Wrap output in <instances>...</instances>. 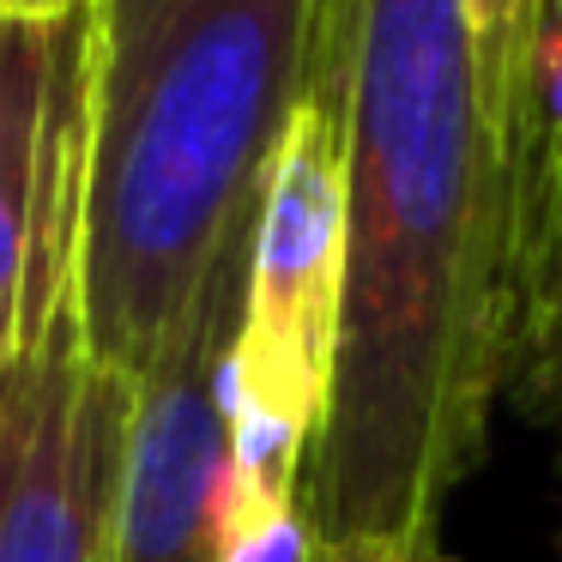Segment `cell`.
<instances>
[{"instance_id":"obj_1","label":"cell","mask_w":562,"mask_h":562,"mask_svg":"<svg viewBox=\"0 0 562 562\" xmlns=\"http://www.w3.org/2000/svg\"><path fill=\"white\" fill-rule=\"evenodd\" d=\"M345 98V321L296 496L303 557L436 538L508 393L502 194L465 0H327Z\"/></svg>"},{"instance_id":"obj_2","label":"cell","mask_w":562,"mask_h":562,"mask_svg":"<svg viewBox=\"0 0 562 562\" xmlns=\"http://www.w3.org/2000/svg\"><path fill=\"white\" fill-rule=\"evenodd\" d=\"M333 91L327 0H98L86 13L79 327L139 381L260 218L296 103ZM345 103V98H339Z\"/></svg>"},{"instance_id":"obj_3","label":"cell","mask_w":562,"mask_h":562,"mask_svg":"<svg viewBox=\"0 0 562 562\" xmlns=\"http://www.w3.org/2000/svg\"><path fill=\"white\" fill-rule=\"evenodd\" d=\"M345 103L315 91L296 103L260 182L248 248L243 333L231 363V562H296V496L327 424L345 321Z\"/></svg>"},{"instance_id":"obj_4","label":"cell","mask_w":562,"mask_h":562,"mask_svg":"<svg viewBox=\"0 0 562 562\" xmlns=\"http://www.w3.org/2000/svg\"><path fill=\"white\" fill-rule=\"evenodd\" d=\"M79 103H86V13L67 19L61 31L37 279L19 345L25 424L0 508V562H115L134 381L91 363L79 327V194H86Z\"/></svg>"},{"instance_id":"obj_5","label":"cell","mask_w":562,"mask_h":562,"mask_svg":"<svg viewBox=\"0 0 562 562\" xmlns=\"http://www.w3.org/2000/svg\"><path fill=\"white\" fill-rule=\"evenodd\" d=\"M248 248L255 231L224 248L182 327L134 381L115 562H231V363L243 333Z\"/></svg>"},{"instance_id":"obj_6","label":"cell","mask_w":562,"mask_h":562,"mask_svg":"<svg viewBox=\"0 0 562 562\" xmlns=\"http://www.w3.org/2000/svg\"><path fill=\"white\" fill-rule=\"evenodd\" d=\"M477 49V103L496 158L502 194V284H508V357L514 315L538 248V206H544V49L562 0H465Z\"/></svg>"},{"instance_id":"obj_7","label":"cell","mask_w":562,"mask_h":562,"mask_svg":"<svg viewBox=\"0 0 562 562\" xmlns=\"http://www.w3.org/2000/svg\"><path fill=\"white\" fill-rule=\"evenodd\" d=\"M61 31L0 19V381L13 375L31 315L43 236V182H49V122Z\"/></svg>"},{"instance_id":"obj_8","label":"cell","mask_w":562,"mask_h":562,"mask_svg":"<svg viewBox=\"0 0 562 562\" xmlns=\"http://www.w3.org/2000/svg\"><path fill=\"white\" fill-rule=\"evenodd\" d=\"M19 424H25V369L13 363V375L0 381V508H7V477L19 460Z\"/></svg>"},{"instance_id":"obj_9","label":"cell","mask_w":562,"mask_h":562,"mask_svg":"<svg viewBox=\"0 0 562 562\" xmlns=\"http://www.w3.org/2000/svg\"><path fill=\"white\" fill-rule=\"evenodd\" d=\"M321 562H448V550H441V538H387V544H357Z\"/></svg>"},{"instance_id":"obj_10","label":"cell","mask_w":562,"mask_h":562,"mask_svg":"<svg viewBox=\"0 0 562 562\" xmlns=\"http://www.w3.org/2000/svg\"><path fill=\"white\" fill-rule=\"evenodd\" d=\"M91 7H98V0H0V19H19V25L55 31V25H67V19L91 13Z\"/></svg>"},{"instance_id":"obj_11","label":"cell","mask_w":562,"mask_h":562,"mask_svg":"<svg viewBox=\"0 0 562 562\" xmlns=\"http://www.w3.org/2000/svg\"><path fill=\"white\" fill-rule=\"evenodd\" d=\"M557 544H562V538H557Z\"/></svg>"}]
</instances>
